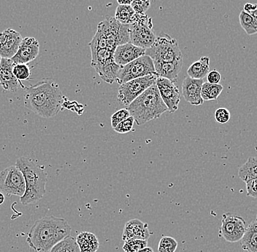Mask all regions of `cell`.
<instances>
[{"mask_svg":"<svg viewBox=\"0 0 257 252\" xmlns=\"http://www.w3.org/2000/svg\"><path fill=\"white\" fill-rule=\"evenodd\" d=\"M25 89L24 105L36 115L51 118L62 110L64 96L55 82L43 80Z\"/></svg>","mask_w":257,"mask_h":252,"instance_id":"cell-1","label":"cell"},{"mask_svg":"<svg viewBox=\"0 0 257 252\" xmlns=\"http://www.w3.org/2000/svg\"><path fill=\"white\" fill-rule=\"evenodd\" d=\"M70 224L63 218L45 216L35 221L27 242L30 252H48L56 243L71 233Z\"/></svg>","mask_w":257,"mask_h":252,"instance_id":"cell-2","label":"cell"},{"mask_svg":"<svg viewBox=\"0 0 257 252\" xmlns=\"http://www.w3.org/2000/svg\"><path fill=\"white\" fill-rule=\"evenodd\" d=\"M16 166L23 173L26 191L20 202L24 205L39 202L46 192L48 173L32 159L21 157L16 160Z\"/></svg>","mask_w":257,"mask_h":252,"instance_id":"cell-3","label":"cell"},{"mask_svg":"<svg viewBox=\"0 0 257 252\" xmlns=\"http://www.w3.org/2000/svg\"><path fill=\"white\" fill-rule=\"evenodd\" d=\"M126 109L135 118L138 126L160 118L168 111L161 98L156 83L135 99Z\"/></svg>","mask_w":257,"mask_h":252,"instance_id":"cell-4","label":"cell"},{"mask_svg":"<svg viewBox=\"0 0 257 252\" xmlns=\"http://www.w3.org/2000/svg\"><path fill=\"white\" fill-rule=\"evenodd\" d=\"M145 55L149 56L154 63H170L184 61L182 52L177 40L165 33H162L157 37L154 44L146 50Z\"/></svg>","mask_w":257,"mask_h":252,"instance_id":"cell-5","label":"cell"},{"mask_svg":"<svg viewBox=\"0 0 257 252\" xmlns=\"http://www.w3.org/2000/svg\"><path fill=\"white\" fill-rule=\"evenodd\" d=\"M91 66L95 70L101 79L112 84L116 81L120 67L115 63L113 51L107 48L91 51Z\"/></svg>","mask_w":257,"mask_h":252,"instance_id":"cell-6","label":"cell"},{"mask_svg":"<svg viewBox=\"0 0 257 252\" xmlns=\"http://www.w3.org/2000/svg\"><path fill=\"white\" fill-rule=\"evenodd\" d=\"M107 40V49L115 51L118 46L130 43V25L122 24L114 17L106 16L105 19L98 24Z\"/></svg>","mask_w":257,"mask_h":252,"instance_id":"cell-7","label":"cell"},{"mask_svg":"<svg viewBox=\"0 0 257 252\" xmlns=\"http://www.w3.org/2000/svg\"><path fill=\"white\" fill-rule=\"evenodd\" d=\"M149 75H156L154 62L149 56L144 55L120 67L115 82L120 86L130 80L144 78Z\"/></svg>","mask_w":257,"mask_h":252,"instance_id":"cell-8","label":"cell"},{"mask_svg":"<svg viewBox=\"0 0 257 252\" xmlns=\"http://www.w3.org/2000/svg\"><path fill=\"white\" fill-rule=\"evenodd\" d=\"M0 190L7 196H23L26 191L25 179L17 166L8 167L0 172Z\"/></svg>","mask_w":257,"mask_h":252,"instance_id":"cell-9","label":"cell"},{"mask_svg":"<svg viewBox=\"0 0 257 252\" xmlns=\"http://www.w3.org/2000/svg\"><path fill=\"white\" fill-rule=\"evenodd\" d=\"M157 79V75H149L120 85L118 90V100L127 107L146 90L155 84Z\"/></svg>","mask_w":257,"mask_h":252,"instance_id":"cell-10","label":"cell"},{"mask_svg":"<svg viewBox=\"0 0 257 252\" xmlns=\"http://www.w3.org/2000/svg\"><path fill=\"white\" fill-rule=\"evenodd\" d=\"M246 228V221L240 216L232 213L222 215L219 232L226 241L230 243L239 241L243 236Z\"/></svg>","mask_w":257,"mask_h":252,"instance_id":"cell-11","label":"cell"},{"mask_svg":"<svg viewBox=\"0 0 257 252\" xmlns=\"http://www.w3.org/2000/svg\"><path fill=\"white\" fill-rule=\"evenodd\" d=\"M157 37L151 18L146 23L130 24V43L137 47L148 49L154 44Z\"/></svg>","mask_w":257,"mask_h":252,"instance_id":"cell-12","label":"cell"},{"mask_svg":"<svg viewBox=\"0 0 257 252\" xmlns=\"http://www.w3.org/2000/svg\"><path fill=\"white\" fill-rule=\"evenodd\" d=\"M156 85L169 112L170 113L176 112L181 102V94L178 86L170 80L163 78H157Z\"/></svg>","mask_w":257,"mask_h":252,"instance_id":"cell-13","label":"cell"},{"mask_svg":"<svg viewBox=\"0 0 257 252\" xmlns=\"http://www.w3.org/2000/svg\"><path fill=\"white\" fill-rule=\"evenodd\" d=\"M23 38L19 32L8 28L0 33V56L12 59L17 53Z\"/></svg>","mask_w":257,"mask_h":252,"instance_id":"cell-14","label":"cell"},{"mask_svg":"<svg viewBox=\"0 0 257 252\" xmlns=\"http://www.w3.org/2000/svg\"><path fill=\"white\" fill-rule=\"evenodd\" d=\"M40 52V45L35 38H23L16 55L12 58L16 64H27L37 59Z\"/></svg>","mask_w":257,"mask_h":252,"instance_id":"cell-15","label":"cell"},{"mask_svg":"<svg viewBox=\"0 0 257 252\" xmlns=\"http://www.w3.org/2000/svg\"><path fill=\"white\" fill-rule=\"evenodd\" d=\"M15 64L12 59L5 58H2L0 63V86L5 91L13 93L16 92L19 86V80L13 72Z\"/></svg>","mask_w":257,"mask_h":252,"instance_id":"cell-16","label":"cell"},{"mask_svg":"<svg viewBox=\"0 0 257 252\" xmlns=\"http://www.w3.org/2000/svg\"><path fill=\"white\" fill-rule=\"evenodd\" d=\"M203 83V79H193L189 76L186 77L182 84V94L185 100L192 105H202L204 101L201 96V90Z\"/></svg>","mask_w":257,"mask_h":252,"instance_id":"cell-17","label":"cell"},{"mask_svg":"<svg viewBox=\"0 0 257 252\" xmlns=\"http://www.w3.org/2000/svg\"><path fill=\"white\" fill-rule=\"evenodd\" d=\"M146 50L137 47L131 43L118 46L114 51L115 63L120 67L126 65L138 58L145 55Z\"/></svg>","mask_w":257,"mask_h":252,"instance_id":"cell-18","label":"cell"},{"mask_svg":"<svg viewBox=\"0 0 257 252\" xmlns=\"http://www.w3.org/2000/svg\"><path fill=\"white\" fill-rule=\"evenodd\" d=\"M151 232L149 229V224L138 219H132L125 224L122 234V240L128 239H139V240H149Z\"/></svg>","mask_w":257,"mask_h":252,"instance_id":"cell-19","label":"cell"},{"mask_svg":"<svg viewBox=\"0 0 257 252\" xmlns=\"http://www.w3.org/2000/svg\"><path fill=\"white\" fill-rule=\"evenodd\" d=\"M183 62L184 61L170 63H154L156 75L157 78H166L173 83H176L182 68Z\"/></svg>","mask_w":257,"mask_h":252,"instance_id":"cell-20","label":"cell"},{"mask_svg":"<svg viewBox=\"0 0 257 252\" xmlns=\"http://www.w3.org/2000/svg\"><path fill=\"white\" fill-rule=\"evenodd\" d=\"M242 249L248 252H257V219L247 226L246 230L240 240Z\"/></svg>","mask_w":257,"mask_h":252,"instance_id":"cell-21","label":"cell"},{"mask_svg":"<svg viewBox=\"0 0 257 252\" xmlns=\"http://www.w3.org/2000/svg\"><path fill=\"white\" fill-rule=\"evenodd\" d=\"M210 71V58L202 56L189 67L187 75L193 79H203Z\"/></svg>","mask_w":257,"mask_h":252,"instance_id":"cell-22","label":"cell"},{"mask_svg":"<svg viewBox=\"0 0 257 252\" xmlns=\"http://www.w3.org/2000/svg\"><path fill=\"white\" fill-rule=\"evenodd\" d=\"M76 241L80 252H96L99 248V240L91 232H81L77 236Z\"/></svg>","mask_w":257,"mask_h":252,"instance_id":"cell-23","label":"cell"},{"mask_svg":"<svg viewBox=\"0 0 257 252\" xmlns=\"http://www.w3.org/2000/svg\"><path fill=\"white\" fill-rule=\"evenodd\" d=\"M239 177L242 181H248L257 179V157H250L240 167L238 171Z\"/></svg>","mask_w":257,"mask_h":252,"instance_id":"cell-24","label":"cell"},{"mask_svg":"<svg viewBox=\"0 0 257 252\" xmlns=\"http://www.w3.org/2000/svg\"><path fill=\"white\" fill-rule=\"evenodd\" d=\"M223 89L224 88L221 84H210L206 82L202 84L201 96L204 102L216 100L222 92Z\"/></svg>","mask_w":257,"mask_h":252,"instance_id":"cell-25","label":"cell"},{"mask_svg":"<svg viewBox=\"0 0 257 252\" xmlns=\"http://www.w3.org/2000/svg\"><path fill=\"white\" fill-rule=\"evenodd\" d=\"M136 15V11L130 5L121 6L118 5L115 13V19L122 24H131L133 23Z\"/></svg>","mask_w":257,"mask_h":252,"instance_id":"cell-26","label":"cell"},{"mask_svg":"<svg viewBox=\"0 0 257 252\" xmlns=\"http://www.w3.org/2000/svg\"><path fill=\"white\" fill-rule=\"evenodd\" d=\"M239 20L242 28L247 35H253L257 34V19L245 12L244 10L241 11Z\"/></svg>","mask_w":257,"mask_h":252,"instance_id":"cell-27","label":"cell"},{"mask_svg":"<svg viewBox=\"0 0 257 252\" xmlns=\"http://www.w3.org/2000/svg\"><path fill=\"white\" fill-rule=\"evenodd\" d=\"M48 252H80L75 237L69 235L56 243Z\"/></svg>","mask_w":257,"mask_h":252,"instance_id":"cell-28","label":"cell"},{"mask_svg":"<svg viewBox=\"0 0 257 252\" xmlns=\"http://www.w3.org/2000/svg\"><path fill=\"white\" fill-rule=\"evenodd\" d=\"M88 46L91 51L107 48V40H106L105 35L99 27H97L95 35L91 41L88 43Z\"/></svg>","mask_w":257,"mask_h":252,"instance_id":"cell-29","label":"cell"},{"mask_svg":"<svg viewBox=\"0 0 257 252\" xmlns=\"http://www.w3.org/2000/svg\"><path fill=\"white\" fill-rule=\"evenodd\" d=\"M147 240L139 239H128L124 240L123 250L124 252H136L147 247Z\"/></svg>","mask_w":257,"mask_h":252,"instance_id":"cell-30","label":"cell"},{"mask_svg":"<svg viewBox=\"0 0 257 252\" xmlns=\"http://www.w3.org/2000/svg\"><path fill=\"white\" fill-rule=\"evenodd\" d=\"M178 247L176 239L170 236H163L158 245L159 252H175Z\"/></svg>","mask_w":257,"mask_h":252,"instance_id":"cell-31","label":"cell"},{"mask_svg":"<svg viewBox=\"0 0 257 252\" xmlns=\"http://www.w3.org/2000/svg\"><path fill=\"white\" fill-rule=\"evenodd\" d=\"M13 72L18 80H27L31 76V70L27 64H15Z\"/></svg>","mask_w":257,"mask_h":252,"instance_id":"cell-32","label":"cell"},{"mask_svg":"<svg viewBox=\"0 0 257 252\" xmlns=\"http://www.w3.org/2000/svg\"><path fill=\"white\" fill-rule=\"evenodd\" d=\"M135 123H136L135 118L133 116H130L126 120L120 123L119 124L117 125L113 128V130L118 134H127V133L133 131Z\"/></svg>","mask_w":257,"mask_h":252,"instance_id":"cell-33","label":"cell"},{"mask_svg":"<svg viewBox=\"0 0 257 252\" xmlns=\"http://www.w3.org/2000/svg\"><path fill=\"white\" fill-rule=\"evenodd\" d=\"M130 116H131V115H130V112L126 108L117 111L112 115L111 119H110L112 128H115L117 125L119 124L120 123L126 120Z\"/></svg>","mask_w":257,"mask_h":252,"instance_id":"cell-34","label":"cell"},{"mask_svg":"<svg viewBox=\"0 0 257 252\" xmlns=\"http://www.w3.org/2000/svg\"><path fill=\"white\" fill-rule=\"evenodd\" d=\"M131 6L136 13L146 14V11L150 8L151 0H133Z\"/></svg>","mask_w":257,"mask_h":252,"instance_id":"cell-35","label":"cell"},{"mask_svg":"<svg viewBox=\"0 0 257 252\" xmlns=\"http://www.w3.org/2000/svg\"><path fill=\"white\" fill-rule=\"evenodd\" d=\"M214 118L218 123L224 124V123H228L230 120V112L226 108H218L215 112Z\"/></svg>","mask_w":257,"mask_h":252,"instance_id":"cell-36","label":"cell"},{"mask_svg":"<svg viewBox=\"0 0 257 252\" xmlns=\"http://www.w3.org/2000/svg\"><path fill=\"white\" fill-rule=\"evenodd\" d=\"M246 184L247 195L249 197H257V179H251L245 182Z\"/></svg>","mask_w":257,"mask_h":252,"instance_id":"cell-37","label":"cell"},{"mask_svg":"<svg viewBox=\"0 0 257 252\" xmlns=\"http://www.w3.org/2000/svg\"><path fill=\"white\" fill-rule=\"evenodd\" d=\"M206 78L207 82L210 84H219L221 80V74L216 70L209 72Z\"/></svg>","mask_w":257,"mask_h":252,"instance_id":"cell-38","label":"cell"},{"mask_svg":"<svg viewBox=\"0 0 257 252\" xmlns=\"http://www.w3.org/2000/svg\"><path fill=\"white\" fill-rule=\"evenodd\" d=\"M244 11L257 19V4L246 3L244 6Z\"/></svg>","mask_w":257,"mask_h":252,"instance_id":"cell-39","label":"cell"},{"mask_svg":"<svg viewBox=\"0 0 257 252\" xmlns=\"http://www.w3.org/2000/svg\"><path fill=\"white\" fill-rule=\"evenodd\" d=\"M133 0H117V3L121 6H125V5H130L131 6L133 3Z\"/></svg>","mask_w":257,"mask_h":252,"instance_id":"cell-40","label":"cell"},{"mask_svg":"<svg viewBox=\"0 0 257 252\" xmlns=\"http://www.w3.org/2000/svg\"><path fill=\"white\" fill-rule=\"evenodd\" d=\"M136 252H154L152 248L151 247H146V248H143V249L140 250Z\"/></svg>","mask_w":257,"mask_h":252,"instance_id":"cell-41","label":"cell"},{"mask_svg":"<svg viewBox=\"0 0 257 252\" xmlns=\"http://www.w3.org/2000/svg\"><path fill=\"white\" fill-rule=\"evenodd\" d=\"M5 201V195L3 192H0V205L3 204Z\"/></svg>","mask_w":257,"mask_h":252,"instance_id":"cell-42","label":"cell"},{"mask_svg":"<svg viewBox=\"0 0 257 252\" xmlns=\"http://www.w3.org/2000/svg\"><path fill=\"white\" fill-rule=\"evenodd\" d=\"M1 59H2V57H1V56H0V63H1Z\"/></svg>","mask_w":257,"mask_h":252,"instance_id":"cell-43","label":"cell"},{"mask_svg":"<svg viewBox=\"0 0 257 252\" xmlns=\"http://www.w3.org/2000/svg\"><path fill=\"white\" fill-rule=\"evenodd\" d=\"M256 219H257V216H256Z\"/></svg>","mask_w":257,"mask_h":252,"instance_id":"cell-44","label":"cell"}]
</instances>
